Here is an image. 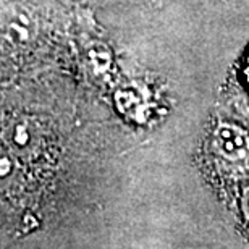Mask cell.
Wrapping results in <instances>:
<instances>
[{
  "label": "cell",
  "mask_w": 249,
  "mask_h": 249,
  "mask_svg": "<svg viewBox=\"0 0 249 249\" xmlns=\"http://www.w3.org/2000/svg\"><path fill=\"white\" fill-rule=\"evenodd\" d=\"M213 149L227 160H243L249 154V136L235 124H218L213 133Z\"/></svg>",
  "instance_id": "1"
},
{
  "label": "cell",
  "mask_w": 249,
  "mask_h": 249,
  "mask_svg": "<svg viewBox=\"0 0 249 249\" xmlns=\"http://www.w3.org/2000/svg\"><path fill=\"white\" fill-rule=\"evenodd\" d=\"M243 209H245V213H246L248 218H249V188L246 189L245 197H243Z\"/></svg>",
  "instance_id": "2"
},
{
  "label": "cell",
  "mask_w": 249,
  "mask_h": 249,
  "mask_svg": "<svg viewBox=\"0 0 249 249\" xmlns=\"http://www.w3.org/2000/svg\"><path fill=\"white\" fill-rule=\"evenodd\" d=\"M245 78H246V83L249 84V52H248V57H246V67H245Z\"/></svg>",
  "instance_id": "3"
}]
</instances>
